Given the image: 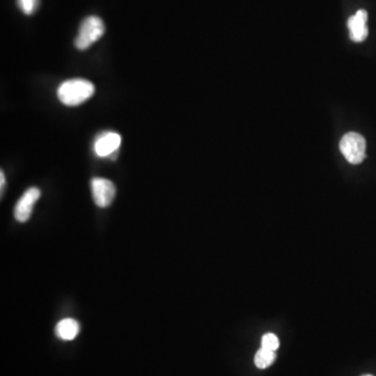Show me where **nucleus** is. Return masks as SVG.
<instances>
[{
    "instance_id": "nucleus-1",
    "label": "nucleus",
    "mask_w": 376,
    "mask_h": 376,
    "mask_svg": "<svg viewBox=\"0 0 376 376\" xmlns=\"http://www.w3.org/2000/svg\"><path fill=\"white\" fill-rule=\"evenodd\" d=\"M95 88L89 80L73 78L62 83L58 89V98L62 104L75 107L88 100L93 95Z\"/></svg>"
},
{
    "instance_id": "nucleus-2",
    "label": "nucleus",
    "mask_w": 376,
    "mask_h": 376,
    "mask_svg": "<svg viewBox=\"0 0 376 376\" xmlns=\"http://www.w3.org/2000/svg\"><path fill=\"white\" fill-rule=\"evenodd\" d=\"M104 22L100 17L90 16L84 19L78 28V33L75 40V46L80 51H85L95 43L104 36Z\"/></svg>"
},
{
    "instance_id": "nucleus-3",
    "label": "nucleus",
    "mask_w": 376,
    "mask_h": 376,
    "mask_svg": "<svg viewBox=\"0 0 376 376\" xmlns=\"http://www.w3.org/2000/svg\"><path fill=\"white\" fill-rule=\"evenodd\" d=\"M366 140L359 133L350 132L340 141V150L351 164H360L366 158Z\"/></svg>"
},
{
    "instance_id": "nucleus-4",
    "label": "nucleus",
    "mask_w": 376,
    "mask_h": 376,
    "mask_svg": "<svg viewBox=\"0 0 376 376\" xmlns=\"http://www.w3.org/2000/svg\"><path fill=\"white\" fill-rule=\"evenodd\" d=\"M91 190L94 203L100 208L109 207L115 198V185L108 179L93 178L91 180Z\"/></svg>"
},
{
    "instance_id": "nucleus-5",
    "label": "nucleus",
    "mask_w": 376,
    "mask_h": 376,
    "mask_svg": "<svg viewBox=\"0 0 376 376\" xmlns=\"http://www.w3.org/2000/svg\"><path fill=\"white\" fill-rule=\"evenodd\" d=\"M41 197L39 188L31 187L24 192L15 206L14 216L20 223L28 221L33 212V206Z\"/></svg>"
},
{
    "instance_id": "nucleus-6",
    "label": "nucleus",
    "mask_w": 376,
    "mask_h": 376,
    "mask_svg": "<svg viewBox=\"0 0 376 376\" xmlns=\"http://www.w3.org/2000/svg\"><path fill=\"white\" fill-rule=\"evenodd\" d=\"M122 145V137L115 132H106L98 136L94 143V152L98 157H109L118 151Z\"/></svg>"
},
{
    "instance_id": "nucleus-7",
    "label": "nucleus",
    "mask_w": 376,
    "mask_h": 376,
    "mask_svg": "<svg viewBox=\"0 0 376 376\" xmlns=\"http://www.w3.org/2000/svg\"><path fill=\"white\" fill-rule=\"evenodd\" d=\"M367 20H368V13L365 10L357 11L355 15L349 18L347 26H348L350 38L353 41L362 42L368 37Z\"/></svg>"
},
{
    "instance_id": "nucleus-8",
    "label": "nucleus",
    "mask_w": 376,
    "mask_h": 376,
    "mask_svg": "<svg viewBox=\"0 0 376 376\" xmlns=\"http://www.w3.org/2000/svg\"><path fill=\"white\" fill-rule=\"evenodd\" d=\"M56 335L63 341H71L75 339L80 333V324L75 319L66 318L57 324L55 329Z\"/></svg>"
},
{
    "instance_id": "nucleus-9",
    "label": "nucleus",
    "mask_w": 376,
    "mask_h": 376,
    "mask_svg": "<svg viewBox=\"0 0 376 376\" xmlns=\"http://www.w3.org/2000/svg\"><path fill=\"white\" fill-rule=\"evenodd\" d=\"M276 360V353L275 351L268 350V349L261 347L256 355H255L254 362L257 368L266 369L270 367Z\"/></svg>"
},
{
    "instance_id": "nucleus-10",
    "label": "nucleus",
    "mask_w": 376,
    "mask_h": 376,
    "mask_svg": "<svg viewBox=\"0 0 376 376\" xmlns=\"http://www.w3.org/2000/svg\"><path fill=\"white\" fill-rule=\"evenodd\" d=\"M261 347L268 350L276 351L279 348V339L274 333H266L261 338Z\"/></svg>"
},
{
    "instance_id": "nucleus-11",
    "label": "nucleus",
    "mask_w": 376,
    "mask_h": 376,
    "mask_svg": "<svg viewBox=\"0 0 376 376\" xmlns=\"http://www.w3.org/2000/svg\"><path fill=\"white\" fill-rule=\"evenodd\" d=\"M20 10L26 15H33L39 8V0H18Z\"/></svg>"
},
{
    "instance_id": "nucleus-12",
    "label": "nucleus",
    "mask_w": 376,
    "mask_h": 376,
    "mask_svg": "<svg viewBox=\"0 0 376 376\" xmlns=\"http://www.w3.org/2000/svg\"><path fill=\"white\" fill-rule=\"evenodd\" d=\"M0 179H1V192H4V187L6 185V178H4V172H0Z\"/></svg>"
},
{
    "instance_id": "nucleus-13",
    "label": "nucleus",
    "mask_w": 376,
    "mask_h": 376,
    "mask_svg": "<svg viewBox=\"0 0 376 376\" xmlns=\"http://www.w3.org/2000/svg\"><path fill=\"white\" fill-rule=\"evenodd\" d=\"M362 376H373V375H362Z\"/></svg>"
}]
</instances>
